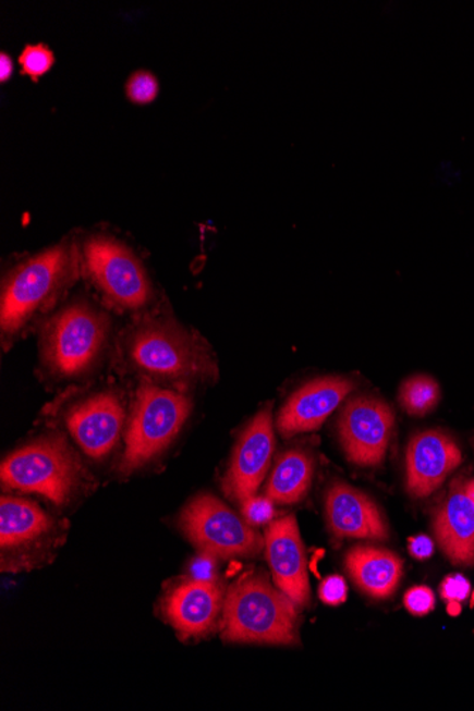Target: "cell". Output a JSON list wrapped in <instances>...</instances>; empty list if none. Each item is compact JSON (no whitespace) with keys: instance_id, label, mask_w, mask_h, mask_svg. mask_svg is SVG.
Returning a JSON list of instances; mask_svg holds the SVG:
<instances>
[{"instance_id":"obj_1","label":"cell","mask_w":474,"mask_h":711,"mask_svg":"<svg viewBox=\"0 0 474 711\" xmlns=\"http://www.w3.org/2000/svg\"><path fill=\"white\" fill-rule=\"evenodd\" d=\"M227 642L293 645L295 605L260 575H245L229 588L223 603Z\"/></svg>"},{"instance_id":"obj_2","label":"cell","mask_w":474,"mask_h":711,"mask_svg":"<svg viewBox=\"0 0 474 711\" xmlns=\"http://www.w3.org/2000/svg\"><path fill=\"white\" fill-rule=\"evenodd\" d=\"M82 467L68 442L59 434L37 439L17 449L2 462V485L45 495L50 502L68 503L77 489Z\"/></svg>"},{"instance_id":"obj_3","label":"cell","mask_w":474,"mask_h":711,"mask_svg":"<svg viewBox=\"0 0 474 711\" xmlns=\"http://www.w3.org/2000/svg\"><path fill=\"white\" fill-rule=\"evenodd\" d=\"M191 414V401L177 392L143 385L137 392L120 470L131 474L166 451Z\"/></svg>"},{"instance_id":"obj_4","label":"cell","mask_w":474,"mask_h":711,"mask_svg":"<svg viewBox=\"0 0 474 711\" xmlns=\"http://www.w3.org/2000/svg\"><path fill=\"white\" fill-rule=\"evenodd\" d=\"M73 252L68 245L45 250L12 271L2 290L0 324L13 334L49 303L72 274Z\"/></svg>"},{"instance_id":"obj_5","label":"cell","mask_w":474,"mask_h":711,"mask_svg":"<svg viewBox=\"0 0 474 711\" xmlns=\"http://www.w3.org/2000/svg\"><path fill=\"white\" fill-rule=\"evenodd\" d=\"M181 527L202 553L219 559L253 556L265 549V538L210 494L198 495L187 504Z\"/></svg>"},{"instance_id":"obj_6","label":"cell","mask_w":474,"mask_h":711,"mask_svg":"<svg viewBox=\"0 0 474 711\" xmlns=\"http://www.w3.org/2000/svg\"><path fill=\"white\" fill-rule=\"evenodd\" d=\"M130 353L137 367L159 377L185 378L215 371L204 347L168 321L148 322L135 331Z\"/></svg>"},{"instance_id":"obj_7","label":"cell","mask_w":474,"mask_h":711,"mask_svg":"<svg viewBox=\"0 0 474 711\" xmlns=\"http://www.w3.org/2000/svg\"><path fill=\"white\" fill-rule=\"evenodd\" d=\"M107 318L84 303L72 304L50 321L46 359L56 372L76 376L90 367L107 334Z\"/></svg>"},{"instance_id":"obj_8","label":"cell","mask_w":474,"mask_h":711,"mask_svg":"<svg viewBox=\"0 0 474 711\" xmlns=\"http://www.w3.org/2000/svg\"><path fill=\"white\" fill-rule=\"evenodd\" d=\"M84 263L93 282L111 302L139 308L151 297V284L137 257L114 238L96 236L84 246Z\"/></svg>"},{"instance_id":"obj_9","label":"cell","mask_w":474,"mask_h":711,"mask_svg":"<svg viewBox=\"0 0 474 711\" xmlns=\"http://www.w3.org/2000/svg\"><path fill=\"white\" fill-rule=\"evenodd\" d=\"M396 416L385 402L370 396L351 400L338 430L347 457L358 466H377L387 456Z\"/></svg>"},{"instance_id":"obj_10","label":"cell","mask_w":474,"mask_h":711,"mask_svg":"<svg viewBox=\"0 0 474 711\" xmlns=\"http://www.w3.org/2000/svg\"><path fill=\"white\" fill-rule=\"evenodd\" d=\"M274 451V420L271 410L265 409L252 419L239 439L224 477V493L239 502L253 498L269 470Z\"/></svg>"},{"instance_id":"obj_11","label":"cell","mask_w":474,"mask_h":711,"mask_svg":"<svg viewBox=\"0 0 474 711\" xmlns=\"http://www.w3.org/2000/svg\"><path fill=\"white\" fill-rule=\"evenodd\" d=\"M265 549L276 587L295 606H307L309 583L306 551L295 517L288 516L267 524Z\"/></svg>"},{"instance_id":"obj_12","label":"cell","mask_w":474,"mask_h":711,"mask_svg":"<svg viewBox=\"0 0 474 711\" xmlns=\"http://www.w3.org/2000/svg\"><path fill=\"white\" fill-rule=\"evenodd\" d=\"M463 461L457 442L440 430L415 434L406 451V489L413 498H428Z\"/></svg>"},{"instance_id":"obj_13","label":"cell","mask_w":474,"mask_h":711,"mask_svg":"<svg viewBox=\"0 0 474 711\" xmlns=\"http://www.w3.org/2000/svg\"><path fill=\"white\" fill-rule=\"evenodd\" d=\"M328 527L338 538L385 541L389 528L381 510L369 495L347 483L332 485L327 491Z\"/></svg>"},{"instance_id":"obj_14","label":"cell","mask_w":474,"mask_h":711,"mask_svg":"<svg viewBox=\"0 0 474 711\" xmlns=\"http://www.w3.org/2000/svg\"><path fill=\"white\" fill-rule=\"evenodd\" d=\"M352 390L354 383L341 377L308 382L281 408L277 428L285 437L320 428Z\"/></svg>"},{"instance_id":"obj_15","label":"cell","mask_w":474,"mask_h":711,"mask_svg":"<svg viewBox=\"0 0 474 711\" xmlns=\"http://www.w3.org/2000/svg\"><path fill=\"white\" fill-rule=\"evenodd\" d=\"M124 409L119 397L98 394L74 406L68 416V428L74 441L94 458L105 457L119 441Z\"/></svg>"},{"instance_id":"obj_16","label":"cell","mask_w":474,"mask_h":711,"mask_svg":"<svg viewBox=\"0 0 474 711\" xmlns=\"http://www.w3.org/2000/svg\"><path fill=\"white\" fill-rule=\"evenodd\" d=\"M434 531L440 550L452 564L474 565V503L457 485L435 514Z\"/></svg>"},{"instance_id":"obj_17","label":"cell","mask_w":474,"mask_h":711,"mask_svg":"<svg viewBox=\"0 0 474 711\" xmlns=\"http://www.w3.org/2000/svg\"><path fill=\"white\" fill-rule=\"evenodd\" d=\"M222 606V592L214 581L192 579L169 593L166 612L180 633L198 636L212 628Z\"/></svg>"},{"instance_id":"obj_18","label":"cell","mask_w":474,"mask_h":711,"mask_svg":"<svg viewBox=\"0 0 474 711\" xmlns=\"http://www.w3.org/2000/svg\"><path fill=\"white\" fill-rule=\"evenodd\" d=\"M351 578L367 596L385 600L397 591L403 574L402 560L391 551L360 545L345 556Z\"/></svg>"},{"instance_id":"obj_19","label":"cell","mask_w":474,"mask_h":711,"mask_svg":"<svg viewBox=\"0 0 474 711\" xmlns=\"http://www.w3.org/2000/svg\"><path fill=\"white\" fill-rule=\"evenodd\" d=\"M53 526L49 514L37 504L16 498L0 503V547L3 553L33 544Z\"/></svg>"},{"instance_id":"obj_20","label":"cell","mask_w":474,"mask_h":711,"mask_svg":"<svg viewBox=\"0 0 474 711\" xmlns=\"http://www.w3.org/2000/svg\"><path fill=\"white\" fill-rule=\"evenodd\" d=\"M314 475L313 457L293 449L277 461L266 488V498L274 503L294 504L307 494Z\"/></svg>"},{"instance_id":"obj_21","label":"cell","mask_w":474,"mask_h":711,"mask_svg":"<svg viewBox=\"0 0 474 711\" xmlns=\"http://www.w3.org/2000/svg\"><path fill=\"white\" fill-rule=\"evenodd\" d=\"M402 408L412 416H425L438 405L440 388L434 378L416 376L403 382L399 392Z\"/></svg>"},{"instance_id":"obj_22","label":"cell","mask_w":474,"mask_h":711,"mask_svg":"<svg viewBox=\"0 0 474 711\" xmlns=\"http://www.w3.org/2000/svg\"><path fill=\"white\" fill-rule=\"evenodd\" d=\"M56 62L53 51L44 44L27 45L19 56L22 72L33 79L45 76Z\"/></svg>"},{"instance_id":"obj_23","label":"cell","mask_w":474,"mask_h":711,"mask_svg":"<svg viewBox=\"0 0 474 711\" xmlns=\"http://www.w3.org/2000/svg\"><path fill=\"white\" fill-rule=\"evenodd\" d=\"M158 93V79L148 70H138L126 82V96L135 105H148L157 98Z\"/></svg>"},{"instance_id":"obj_24","label":"cell","mask_w":474,"mask_h":711,"mask_svg":"<svg viewBox=\"0 0 474 711\" xmlns=\"http://www.w3.org/2000/svg\"><path fill=\"white\" fill-rule=\"evenodd\" d=\"M403 603L410 614L413 616H426L435 610V593L425 585H417L405 593Z\"/></svg>"},{"instance_id":"obj_25","label":"cell","mask_w":474,"mask_h":711,"mask_svg":"<svg viewBox=\"0 0 474 711\" xmlns=\"http://www.w3.org/2000/svg\"><path fill=\"white\" fill-rule=\"evenodd\" d=\"M242 507L243 518L253 527L263 526L271 523L275 516L274 502L267 498H248Z\"/></svg>"},{"instance_id":"obj_26","label":"cell","mask_w":474,"mask_h":711,"mask_svg":"<svg viewBox=\"0 0 474 711\" xmlns=\"http://www.w3.org/2000/svg\"><path fill=\"white\" fill-rule=\"evenodd\" d=\"M439 591L440 597H442V600L446 602H463L469 596H471V583H469V579L464 578L463 575H449V577H446L443 583L440 584Z\"/></svg>"},{"instance_id":"obj_27","label":"cell","mask_w":474,"mask_h":711,"mask_svg":"<svg viewBox=\"0 0 474 711\" xmlns=\"http://www.w3.org/2000/svg\"><path fill=\"white\" fill-rule=\"evenodd\" d=\"M318 593H320L324 603L337 606L347 600L349 588H347L344 578L340 577V575H331V577L324 579Z\"/></svg>"},{"instance_id":"obj_28","label":"cell","mask_w":474,"mask_h":711,"mask_svg":"<svg viewBox=\"0 0 474 711\" xmlns=\"http://www.w3.org/2000/svg\"><path fill=\"white\" fill-rule=\"evenodd\" d=\"M408 551L417 561H425L434 555L435 542L428 536L411 537L408 541Z\"/></svg>"},{"instance_id":"obj_29","label":"cell","mask_w":474,"mask_h":711,"mask_svg":"<svg viewBox=\"0 0 474 711\" xmlns=\"http://www.w3.org/2000/svg\"><path fill=\"white\" fill-rule=\"evenodd\" d=\"M215 559L216 556L214 555L204 554L202 559L196 560L194 567H192L194 579H199V581H214Z\"/></svg>"},{"instance_id":"obj_30","label":"cell","mask_w":474,"mask_h":711,"mask_svg":"<svg viewBox=\"0 0 474 711\" xmlns=\"http://www.w3.org/2000/svg\"><path fill=\"white\" fill-rule=\"evenodd\" d=\"M13 70H15V65H13L11 56L0 53V82L4 83L11 78Z\"/></svg>"},{"instance_id":"obj_31","label":"cell","mask_w":474,"mask_h":711,"mask_svg":"<svg viewBox=\"0 0 474 711\" xmlns=\"http://www.w3.org/2000/svg\"><path fill=\"white\" fill-rule=\"evenodd\" d=\"M448 614L452 616H459L462 614V602L450 601L448 602Z\"/></svg>"},{"instance_id":"obj_32","label":"cell","mask_w":474,"mask_h":711,"mask_svg":"<svg viewBox=\"0 0 474 711\" xmlns=\"http://www.w3.org/2000/svg\"><path fill=\"white\" fill-rule=\"evenodd\" d=\"M464 490H466L469 498H471L474 503V480L469 481L467 485H464Z\"/></svg>"},{"instance_id":"obj_33","label":"cell","mask_w":474,"mask_h":711,"mask_svg":"<svg viewBox=\"0 0 474 711\" xmlns=\"http://www.w3.org/2000/svg\"><path fill=\"white\" fill-rule=\"evenodd\" d=\"M472 606L474 608V591L472 593Z\"/></svg>"}]
</instances>
